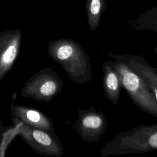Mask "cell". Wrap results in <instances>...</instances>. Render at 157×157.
I'll use <instances>...</instances> for the list:
<instances>
[{"mask_svg":"<svg viewBox=\"0 0 157 157\" xmlns=\"http://www.w3.org/2000/svg\"><path fill=\"white\" fill-rule=\"evenodd\" d=\"M47 50L74 83L85 84L92 80L90 58L80 43L72 39H58L48 44Z\"/></svg>","mask_w":157,"mask_h":157,"instance_id":"1","label":"cell"},{"mask_svg":"<svg viewBox=\"0 0 157 157\" xmlns=\"http://www.w3.org/2000/svg\"><path fill=\"white\" fill-rule=\"evenodd\" d=\"M157 150V123L142 124L117 134L99 153L102 156L147 153Z\"/></svg>","mask_w":157,"mask_h":157,"instance_id":"2","label":"cell"},{"mask_svg":"<svg viewBox=\"0 0 157 157\" xmlns=\"http://www.w3.org/2000/svg\"><path fill=\"white\" fill-rule=\"evenodd\" d=\"M109 63L132 103L141 111L157 118V101L142 78L124 63L115 59Z\"/></svg>","mask_w":157,"mask_h":157,"instance_id":"3","label":"cell"},{"mask_svg":"<svg viewBox=\"0 0 157 157\" xmlns=\"http://www.w3.org/2000/svg\"><path fill=\"white\" fill-rule=\"evenodd\" d=\"M64 82L59 75L50 67L40 69L30 77L21 91V96L37 101L50 102L59 94Z\"/></svg>","mask_w":157,"mask_h":157,"instance_id":"4","label":"cell"},{"mask_svg":"<svg viewBox=\"0 0 157 157\" xmlns=\"http://www.w3.org/2000/svg\"><path fill=\"white\" fill-rule=\"evenodd\" d=\"M13 126L15 134L19 136L39 155L49 157H61L63 155L62 144L55 132H47L23 124H17Z\"/></svg>","mask_w":157,"mask_h":157,"instance_id":"5","label":"cell"},{"mask_svg":"<svg viewBox=\"0 0 157 157\" xmlns=\"http://www.w3.org/2000/svg\"><path fill=\"white\" fill-rule=\"evenodd\" d=\"M73 126L83 141L97 143L105 132L107 123L102 111L91 105L86 110L78 109V118Z\"/></svg>","mask_w":157,"mask_h":157,"instance_id":"6","label":"cell"},{"mask_svg":"<svg viewBox=\"0 0 157 157\" xmlns=\"http://www.w3.org/2000/svg\"><path fill=\"white\" fill-rule=\"evenodd\" d=\"M21 40L20 29L0 32V82L13 67L20 51Z\"/></svg>","mask_w":157,"mask_h":157,"instance_id":"7","label":"cell"},{"mask_svg":"<svg viewBox=\"0 0 157 157\" xmlns=\"http://www.w3.org/2000/svg\"><path fill=\"white\" fill-rule=\"evenodd\" d=\"M109 56L115 60L126 64L139 75L150 90L157 101V68L153 67L142 56L129 53L115 54L108 53Z\"/></svg>","mask_w":157,"mask_h":157,"instance_id":"8","label":"cell"},{"mask_svg":"<svg viewBox=\"0 0 157 157\" xmlns=\"http://www.w3.org/2000/svg\"><path fill=\"white\" fill-rule=\"evenodd\" d=\"M13 125L23 124L47 132H55L50 118L42 112L31 107L12 103L10 107Z\"/></svg>","mask_w":157,"mask_h":157,"instance_id":"9","label":"cell"},{"mask_svg":"<svg viewBox=\"0 0 157 157\" xmlns=\"http://www.w3.org/2000/svg\"><path fill=\"white\" fill-rule=\"evenodd\" d=\"M103 91L105 98L113 105H117L122 88L120 77L109 61L102 64Z\"/></svg>","mask_w":157,"mask_h":157,"instance_id":"10","label":"cell"},{"mask_svg":"<svg viewBox=\"0 0 157 157\" xmlns=\"http://www.w3.org/2000/svg\"><path fill=\"white\" fill-rule=\"evenodd\" d=\"M106 9V0H86L87 21L91 31L96 30L98 28L102 13Z\"/></svg>","mask_w":157,"mask_h":157,"instance_id":"11","label":"cell"},{"mask_svg":"<svg viewBox=\"0 0 157 157\" xmlns=\"http://www.w3.org/2000/svg\"><path fill=\"white\" fill-rule=\"evenodd\" d=\"M131 28L137 31L149 29L157 33V7L138 17L131 23Z\"/></svg>","mask_w":157,"mask_h":157,"instance_id":"12","label":"cell"},{"mask_svg":"<svg viewBox=\"0 0 157 157\" xmlns=\"http://www.w3.org/2000/svg\"><path fill=\"white\" fill-rule=\"evenodd\" d=\"M10 128L11 126H9V127L4 126L0 120V147L2 144L5 135L6 134V133L8 132V131L10 129Z\"/></svg>","mask_w":157,"mask_h":157,"instance_id":"13","label":"cell"}]
</instances>
